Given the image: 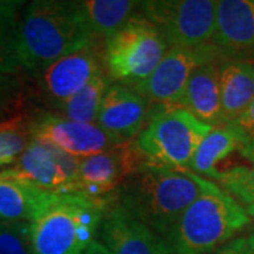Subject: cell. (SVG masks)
<instances>
[{
    "label": "cell",
    "instance_id": "6da1fadb",
    "mask_svg": "<svg viewBox=\"0 0 254 254\" xmlns=\"http://www.w3.org/2000/svg\"><path fill=\"white\" fill-rule=\"evenodd\" d=\"M93 40L82 1L36 0L26 7L18 21V61L30 71L46 69Z\"/></svg>",
    "mask_w": 254,
    "mask_h": 254
},
{
    "label": "cell",
    "instance_id": "7a4b0ae2",
    "mask_svg": "<svg viewBox=\"0 0 254 254\" xmlns=\"http://www.w3.org/2000/svg\"><path fill=\"white\" fill-rule=\"evenodd\" d=\"M212 185L190 170L145 165L126 182L122 205L168 243L185 210Z\"/></svg>",
    "mask_w": 254,
    "mask_h": 254
},
{
    "label": "cell",
    "instance_id": "3957f363",
    "mask_svg": "<svg viewBox=\"0 0 254 254\" xmlns=\"http://www.w3.org/2000/svg\"><path fill=\"white\" fill-rule=\"evenodd\" d=\"M112 206L106 196L54 193L30 223L33 254H85Z\"/></svg>",
    "mask_w": 254,
    "mask_h": 254
},
{
    "label": "cell",
    "instance_id": "277c9868",
    "mask_svg": "<svg viewBox=\"0 0 254 254\" xmlns=\"http://www.w3.org/2000/svg\"><path fill=\"white\" fill-rule=\"evenodd\" d=\"M247 210L216 184L195 200L168 239L174 254H209L247 226Z\"/></svg>",
    "mask_w": 254,
    "mask_h": 254
},
{
    "label": "cell",
    "instance_id": "5b68a950",
    "mask_svg": "<svg viewBox=\"0 0 254 254\" xmlns=\"http://www.w3.org/2000/svg\"><path fill=\"white\" fill-rule=\"evenodd\" d=\"M212 127L181 108H151L137 148L148 167L190 170V161Z\"/></svg>",
    "mask_w": 254,
    "mask_h": 254
},
{
    "label": "cell",
    "instance_id": "8992f818",
    "mask_svg": "<svg viewBox=\"0 0 254 254\" xmlns=\"http://www.w3.org/2000/svg\"><path fill=\"white\" fill-rule=\"evenodd\" d=\"M167 51L168 44L158 28L136 14L106 41L105 65L109 78L134 86L154 72Z\"/></svg>",
    "mask_w": 254,
    "mask_h": 254
},
{
    "label": "cell",
    "instance_id": "52a82bcc",
    "mask_svg": "<svg viewBox=\"0 0 254 254\" xmlns=\"http://www.w3.org/2000/svg\"><path fill=\"white\" fill-rule=\"evenodd\" d=\"M218 1L151 0L140 1V14L150 20L170 48L196 50L210 44Z\"/></svg>",
    "mask_w": 254,
    "mask_h": 254
},
{
    "label": "cell",
    "instance_id": "ba28073f",
    "mask_svg": "<svg viewBox=\"0 0 254 254\" xmlns=\"http://www.w3.org/2000/svg\"><path fill=\"white\" fill-rule=\"evenodd\" d=\"M81 161L55 145L33 138L13 167L0 171V178L21 180L54 193H71L78 182Z\"/></svg>",
    "mask_w": 254,
    "mask_h": 254
},
{
    "label": "cell",
    "instance_id": "9c48e42d",
    "mask_svg": "<svg viewBox=\"0 0 254 254\" xmlns=\"http://www.w3.org/2000/svg\"><path fill=\"white\" fill-rule=\"evenodd\" d=\"M219 58L212 44L196 50L170 48L147 79L134 85L150 108H178L192 71L199 64Z\"/></svg>",
    "mask_w": 254,
    "mask_h": 254
},
{
    "label": "cell",
    "instance_id": "30bf717a",
    "mask_svg": "<svg viewBox=\"0 0 254 254\" xmlns=\"http://www.w3.org/2000/svg\"><path fill=\"white\" fill-rule=\"evenodd\" d=\"M144 157L133 141H122L100 154L82 158L72 192L106 196L144 168Z\"/></svg>",
    "mask_w": 254,
    "mask_h": 254
},
{
    "label": "cell",
    "instance_id": "8fae6325",
    "mask_svg": "<svg viewBox=\"0 0 254 254\" xmlns=\"http://www.w3.org/2000/svg\"><path fill=\"white\" fill-rule=\"evenodd\" d=\"M33 138L46 141L78 158L100 154L122 143L96 123H79L60 115L43 113L31 122Z\"/></svg>",
    "mask_w": 254,
    "mask_h": 254
},
{
    "label": "cell",
    "instance_id": "7c38bea8",
    "mask_svg": "<svg viewBox=\"0 0 254 254\" xmlns=\"http://www.w3.org/2000/svg\"><path fill=\"white\" fill-rule=\"evenodd\" d=\"M95 40L43 69L41 88L55 100V105L71 99L92 79L102 75L105 53H100Z\"/></svg>",
    "mask_w": 254,
    "mask_h": 254
},
{
    "label": "cell",
    "instance_id": "4fadbf2b",
    "mask_svg": "<svg viewBox=\"0 0 254 254\" xmlns=\"http://www.w3.org/2000/svg\"><path fill=\"white\" fill-rule=\"evenodd\" d=\"M210 44L222 61H254V0H220Z\"/></svg>",
    "mask_w": 254,
    "mask_h": 254
},
{
    "label": "cell",
    "instance_id": "5bb4252c",
    "mask_svg": "<svg viewBox=\"0 0 254 254\" xmlns=\"http://www.w3.org/2000/svg\"><path fill=\"white\" fill-rule=\"evenodd\" d=\"M102 245L109 254H174L167 240L122 203L113 205L102 222Z\"/></svg>",
    "mask_w": 254,
    "mask_h": 254
},
{
    "label": "cell",
    "instance_id": "9a60e30c",
    "mask_svg": "<svg viewBox=\"0 0 254 254\" xmlns=\"http://www.w3.org/2000/svg\"><path fill=\"white\" fill-rule=\"evenodd\" d=\"M148 102L134 89L112 85L100 105L96 125L122 141H133L150 119Z\"/></svg>",
    "mask_w": 254,
    "mask_h": 254
},
{
    "label": "cell",
    "instance_id": "2e32d148",
    "mask_svg": "<svg viewBox=\"0 0 254 254\" xmlns=\"http://www.w3.org/2000/svg\"><path fill=\"white\" fill-rule=\"evenodd\" d=\"M222 60L213 58L199 64L190 73L178 108L190 112L192 116L210 127L225 125L220 105V73Z\"/></svg>",
    "mask_w": 254,
    "mask_h": 254
},
{
    "label": "cell",
    "instance_id": "e0dca14e",
    "mask_svg": "<svg viewBox=\"0 0 254 254\" xmlns=\"http://www.w3.org/2000/svg\"><path fill=\"white\" fill-rule=\"evenodd\" d=\"M219 85L223 123H235L254 99L253 60L222 61Z\"/></svg>",
    "mask_w": 254,
    "mask_h": 254
},
{
    "label": "cell",
    "instance_id": "ac0fdd59",
    "mask_svg": "<svg viewBox=\"0 0 254 254\" xmlns=\"http://www.w3.org/2000/svg\"><path fill=\"white\" fill-rule=\"evenodd\" d=\"M250 138L236 123L212 127L202 140L190 161V170L203 178L219 177V165L236 151H240Z\"/></svg>",
    "mask_w": 254,
    "mask_h": 254
},
{
    "label": "cell",
    "instance_id": "d6986e66",
    "mask_svg": "<svg viewBox=\"0 0 254 254\" xmlns=\"http://www.w3.org/2000/svg\"><path fill=\"white\" fill-rule=\"evenodd\" d=\"M54 192L14 178H0V222L31 223Z\"/></svg>",
    "mask_w": 254,
    "mask_h": 254
},
{
    "label": "cell",
    "instance_id": "ffe728a7",
    "mask_svg": "<svg viewBox=\"0 0 254 254\" xmlns=\"http://www.w3.org/2000/svg\"><path fill=\"white\" fill-rule=\"evenodd\" d=\"M140 1L131 0H86L82 1L86 23L95 38L110 40L131 18Z\"/></svg>",
    "mask_w": 254,
    "mask_h": 254
},
{
    "label": "cell",
    "instance_id": "44dd1931",
    "mask_svg": "<svg viewBox=\"0 0 254 254\" xmlns=\"http://www.w3.org/2000/svg\"><path fill=\"white\" fill-rule=\"evenodd\" d=\"M109 88V78L102 73L92 79L71 99L57 103L54 108L60 113V116L68 120L79 123H95L98 119L100 105Z\"/></svg>",
    "mask_w": 254,
    "mask_h": 254
},
{
    "label": "cell",
    "instance_id": "7402d4cb",
    "mask_svg": "<svg viewBox=\"0 0 254 254\" xmlns=\"http://www.w3.org/2000/svg\"><path fill=\"white\" fill-rule=\"evenodd\" d=\"M247 161V165L232 167L219 174L216 181L225 188L227 193L243 206L254 205V138H250L247 144L239 151Z\"/></svg>",
    "mask_w": 254,
    "mask_h": 254
},
{
    "label": "cell",
    "instance_id": "603a6c76",
    "mask_svg": "<svg viewBox=\"0 0 254 254\" xmlns=\"http://www.w3.org/2000/svg\"><path fill=\"white\" fill-rule=\"evenodd\" d=\"M33 119L17 113L0 122V167L14 164L33 140Z\"/></svg>",
    "mask_w": 254,
    "mask_h": 254
},
{
    "label": "cell",
    "instance_id": "cb8c5ba5",
    "mask_svg": "<svg viewBox=\"0 0 254 254\" xmlns=\"http://www.w3.org/2000/svg\"><path fill=\"white\" fill-rule=\"evenodd\" d=\"M21 1H0V71L17 73L21 68L17 57L18 9Z\"/></svg>",
    "mask_w": 254,
    "mask_h": 254
},
{
    "label": "cell",
    "instance_id": "d4e9b609",
    "mask_svg": "<svg viewBox=\"0 0 254 254\" xmlns=\"http://www.w3.org/2000/svg\"><path fill=\"white\" fill-rule=\"evenodd\" d=\"M0 254H33L30 223L0 222Z\"/></svg>",
    "mask_w": 254,
    "mask_h": 254
},
{
    "label": "cell",
    "instance_id": "484cf974",
    "mask_svg": "<svg viewBox=\"0 0 254 254\" xmlns=\"http://www.w3.org/2000/svg\"><path fill=\"white\" fill-rule=\"evenodd\" d=\"M17 73L0 71V112L9 110L20 98V86Z\"/></svg>",
    "mask_w": 254,
    "mask_h": 254
},
{
    "label": "cell",
    "instance_id": "4316f807",
    "mask_svg": "<svg viewBox=\"0 0 254 254\" xmlns=\"http://www.w3.org/2000/svg\"><path fill=\"white\" fill-rule=\"evenodd\" d=\"M218 254H254V250L249 243V237H239L226 243Z\"/></svg>",
    "mask_w": 254,
    "mask_h": 254
},
{
    "label": "cell",
    "instance_id": "83f0119b",
    "mask_svg": "<svg viewBox=\"0 0 254 254\" xmlns=\"http://www.w3.org/2000/svg\"><path fill=\"white\" fill-rule=\"evenodd\" d=\"M235 123L245 131L246 136L249 138H254V99L252 100L247 110L237 119Z\"/></svg>",
    "mask_w": 254,
    "mask_h": 254
},
{
    "label": "cell",
    "instance_id": "f1b7e54d",
    "mask_svg": "<svg viewBox=\"0 0 254 254\" xmlns=\"http://www.w3.org/2000/svg\"><path fill=\"white\" fill-rule=\"evenodd\" d=\"M85 254H109V252L106 250V247L99 243V242H93L89 247H88V250L85 252Z\"/></svg>",
    "mask_w": 254,
    "mask_h": 254
},
{
    "label": "cell",
    "instance_id": "f546056e",
    "mask_svg": "<svg viewBox=\"0 0 254 254\" xmlns=\"http://www.w3.org/2000/svg\"><path fill=\"white\" fill-rule=\"evenodd\" d=\"M247 215H249V216H253L254 218V205L253 206H250V208H247Z\"/></svg>",
    "mask_w": 254,
    "mask_h": 254
},
{
    "label": "cell",
    "instance_id": "4dcf8cb0",
    "mask_svg": "<svg viewBox=\"0 0 254 254\" xmlns=\"http://www.w3.org/2000/svg\"><path fill=\"white\" fill-rule=\"evenodd\" d=\"M249 243H250V246H252V249L254 250V235H252V236H249Z\"/></svg>",
    "mask_w": 254,
    "mask_h": 254
}]
</instances>
